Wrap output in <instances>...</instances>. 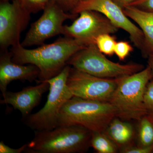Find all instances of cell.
<instances>
[{
    "label": "cell",
    "instance_id": "16",
    "mask_svg": "<svg viewBox=\"0 0 153 153\" xmlns=\"http://www.w3.org/2000/svg\"><path fill=\"white\" fill-rule=\"evenodd\" d=\"M91 147L98 153H116L119 150L104 131L91 132Z\"/></svg>",
    "mask_w": 153,
    "mask_h": 153
},
{
    "label": "cell",
    "instance_id": "17",
    "mask_svg": "<svg viewBox=\"0 0 153 153\" xmlns=\"http://www.w3.org/2000/svg\"><path fill=\"white\" fill-rule=\"evenodd\" d=\"M137 146L147 147L153 146V122L145 115L138 120Z\"/></svg>",
    "mask_w": 153,
    "mask_h": 153
},
{
    "label": "cell",
    "instance_id": "26",
    "mask_svg": "<svg viewBox=\"0 0 153 153\" xmlns=\"http://www.w3.org/2000/svg\"><path fill=\"white\" fill-rule=\"evenodd\" d=\"M116 4L123 9L126 6H128L137 0H113Z\"/></svg>",
    "mask_w": 153,
    "mask_h": 153
},
{
    "label": "cell",
    "instance_id": "1",
    "mask_svg": "<svg viewBox=\"0 0 153 153\" xmlns=\"http://www.w3.org/2000/svg\"><path fill=\"white\" fill-rule=\"evenodd\" d=\"M81 41L65 37L54 43L27 49L20 44L12 47V60L18 64H33L40 71L38 83L56 76L67 65L68 60L78 51L87 47Z\"/></svg>",
    "mask_w": 153,
    "mask_h": 153
},
{
    "label": "cell",
    "instance_id": "6",
    "mask_svg": "<svg viewBox=\"0 0 153 153\" xmlns=\"http://www.w3.org/2000/svg\"><path fill=\"white\" fill-rule=\"evenodd\" d=\"M67 65L88 74L103 78L115 79L131 75L144 69L143 65L121 64L108 60L95 44H91L75 53Z\"/></svg>",
    "mask_w": 153,
    "mask_h": 153
},
{
    "label": "cell",
    "instance_id": "28",
    "mask_svg": "<svg viewBox=\"0 0 153 153\" xmlns=\"http://www.w3.org/2000/svg\"><path fill=\"white\" fill-rule=\"evenodd\" d=\"M13 1V0H1V1Z\"/></svg>",
    "mask_w": 153,
    "mask_h": 153
},
{
    "label": "cell",
    "instance_id": "7",
    "mask_svg": "<svg viewBox=\"0 0 153 153\" xmlns=\"http://www.w3.org/2000/svg\"><path fill=\"white\" fill-rule=\"evenodd\" d=\"M43 10L41 17L31 25L21 43L23 47L42 45L47 39L63 34V23L74 19L76 15L65 12L55 0H51Z\"/></svg>",
    "mask_w": 153,
    "mask_h": 153
},
{
    "label": "cell",
    "instance_id": "29",
    "mask_svg": "<svg viewBox=\"0 0 153 153\" xmlns=\"http://www.w3.org/2000/svg\"><path fill=\"white\" fill-rule=\"evenodd\" d=\"M81 1H85V0H81Z\"/></svg>",
    "mask_w": 153,
    "mask_h": 153
},
{
    "label": "cell",
    "instance_id": "22",
    "mask_svg": "<svg viewBox=\"0 0 153 153\" xmlns=\"http://www.w3.org/2000/svg\"><path fill=\"white\" fill-rule=\"evenodd\" d=\"M122 153H151L153 152V146L144 147L131 145L120 150Z\"/></svg>",
    "mask_w": 153,
    "mask_h": 153
},
{
    "label": "cell",
    "instance_id": "24",
    "mask_svg": "<svg viewBox=\"0 0 153 153\" xmlns=\"http://www.w3.org/2000/svg\"><path fill=\"white\" fill-rule=\"evenodd\" d=\"M128 6H133L142 10L153 12V0H137Z\"/></svg>",
    "mask_w": 153,
    "mask_h": 153
},
{
    "label": "cell",
    "instance_id": "2",
    "mask_svg": "<svg viewBox=\"0 0 153 153\" xmlns=\"http://www.w3.org/2000/svg\"><path fill=\"white\" fill-rule=\"evenodd\" d=\"M91 132L79 126H59L50 130L36 131L25 152L76 153L91 147Z\"/></svg>",
    "mask_w": 153,
    "mask_h": 153
},
{
    "label": "cell",
    "instance_id": "9",
    "mask_svg": "<svg viewBox=\"0 0 153 153\" xmlns=\"http://www.w3.org/2000/svg\"><path fill=\"white\" fill-rule=\"evenodd\" d=\"M84 10H92L100 13L108 18L118 29L128 33L134 45L140 49L146 57L145 38L142 31L129 19L123 9L113 0H85L81 1L72 11L77 15Z\"/></svg>",
    "mask_w": 153,
    "mask_h": 153
},
{
    "label": "cell",
    "instance_id": "8",
    "mask_svg": "<svg viewBox=\"0 0 153 153\" xmlns=\"http://www.w3.org/2000/svg\"><path fill=\"white\" fill-rule=\"evenodd\" d=\"M118 79L97 77L71 67L67 85L74 96L92 101L109 102Z\"/></svg>",
    "mask_w": 153,
    "mask_h": 153
},
{
    "label": "cell",
    "instance_id": "10",
    "mask_svg": "<svg viewBox=\"0 0 153 153\" xmlns=\"http://www.w3.org/2000/svg\"><path fill=\"white\" fill-rule=\"evenodd\" d=\"M71 25L64 26L63 35L82 42L87 46L95 44L97 37L104 34H114L118 31L112 22L100 13L84 10Z\"/></svg>",
    "mask_w": 153,
    "mask_h": 153
},
{
    "label": "cell",
    "instance_id": "14",
    "mask_svg": "<svg viewBox=\"0 0 153 153\" xmlns=\"http://www.w3.org/2000/svg\"><path fill=\"white\" fill-rule=\"evenodd\" d=\"M124 13L139 26L145 38L146 56L153 53V12L142 10L131 6L123 8Z\"/></svg>",
    "mask_w": 153,
    "mask_h": 153
},
{
    "label": "cell",
    "instance_id": "18",
    "mask_svg": "<svg viewBox=\"0 0 153 153\" xmlns=\"http://www.w3.org/2000/svg\"><path fill=\"white\" fill-rule=\"evenodd\" d=\"M116 41L114 37L111 34H104L97 37L95 44L99 50L104 55L111 56L114 54Z\"/></svg>",
    "mask_w": 153,
    "mask_h": 153
},
{
    "label": "cell",
    "instance_id": "27",
    "mask_svg": "<svg viewBox=\"0 0 153 153\" xmlns=\"http://www.w3.org/2000/svg\"><path fill=\"white\" fill-rule=\"evenodd\" d=\"M148 66H149L151 70L152 79L153 80V53H151L148 56Z\"/></svg>",
    "mask_w": 153,
    "mask_h": 153
},
{
    "label": "cell",
    "instance_id": "23",
    "mask_svg": "<svg viewBox=\"0 0 153 153\" xmlns=\"http://www.w3.org/2000/svg\"><path fill=\"white\" fill-rule=\"evenodd\" d=\"M57 4L63 9L65 12H70L72 13V11L78 5L81 0H55Z\"/></svg>",
    "mask_w": 153,
    "mask_h": 153
},
{
    "label": "cell",
    "instance_id": "13",
    "mask_svg": "<svg viewBox=\"0 0 153 153\" xmlns=\"http://www.w3.org/2000/svg\"><path fill=\"white\" fill-rule=\"evenodd\" d=\"M49 88V82L45 81L35 86L24 88L18 92L7 91L0 102L1 104L10 105L14 109L21 112L23 118L25 117L39 104L43 94Z\"/></svg>",
    "mask_w": 153,
    "mask_h": 153
},
{
    "label": "cell",
    "instance_id": "25",
    "mask_svg": "<svg viewBox=\"0 0 153 153\" xmlns=\"http://www.w3.org/2000/svg\"><path fill=\"white\" fill-rule=\"evenodd\" d=\"M27 147V144L18 149H13L7 146L3 141L0 142V153H21L24 152Z\"/></svg>",
    "mask_w": 153,
    "mask_h": 153
},
{
    "label": "cell",
    "instance_id": "3",
    "mask_svg": "<svg viewBox=\"0 0 153 153\" xmlns=\"http://www.w3.org/2000/svg\"><path fill=\"white\" fill-rule=\"evenodd\" d=\"M152 79L149 66L137 73L119 78L117 86L109 102L114 107L117 117L126 121H138L146 115L144 95Z\"/></svg>",
    "mask_w": 153,
    "mask_h": 153
},
{
    "label": "cell",
    "instance_id": "11",
    "mask_svg": "<svg viewBox=\"0 0 153 153\" xmlns=\"http://www.w3.org/2000/svg\"><path fill=\"white\" fill-rule=\"evenodd\" d=\"M1 1L0 4V46L1 51L21 43V33L26 29L30 15L18 0Z\"/></svg>",
    "mask_w": 153,
    "mask_h": 153
},
{
    "label": "cell",
    "instance_id": "15",
    "mask_svg": "<svg viewBox=\"0 0 153 153\" xmlns=\"http://www.w3.org/2000/svg\"><path fill=\"white\" fill-rule=\"evenodd\" d=\"M104 132L119 150L131 145L134 136L132 125L117 117L111 121Z\"/></svg>",
    "mask_w": 153,
    "mask_h": 153
},
{
    "label": "cell",
    "instance_id": "19",
    "mask_svg": "<svg viewBox=\"0 0 153 153\" xmlns=\"http://www.w3.org/2000/svg\"><path fill=\"white\" fill-rule=\"evenodd\" d=\"M51 0H18L22 7L30 13L44 10Z\"/></svg>",
    "mask_w": 153,
    "mask_h": 153
},
{
    "label": "cell",
    "instance_id": "5",
    "mask_svg": "<svg viewBox=\"0 0 153 153\" xmlns=\"http://www.w3.org/2000/svg\"><path fill=\"white\" fill-rule=\"evenodd\" d=\"M70 68L66 65L59 74L47 80L49 84V93L45 105L38 112L23 118L30 128L35 131L50 130L58 126L60 111L74 96L67 85Z\"/></svg>",
    "mask_w": 153,
    "mask_h": 153
},
{
    "label": "cell",
    "instance_id": "12",
    "mask_svg": "<svg viewBox=\"0 0 153 153\" xmlns=\"http://www.w3.org/2000/svg\"><path fill=\"white\" fill-rule=\"evenodd\" d=\"M40 71L33 64L25 66L18 64L12 60V54L7 50L1 51L0 56V90L2 97L7 91L8 85L12 81L27 80L36 81Z\"/></svg>",
    "mask_w": 153,
    "mask_h": 153
},
{
    "label": "cell",
    "instance_id": "21",
    "mask_svg": "<svg viewBox=\"0 0 153 153\" xmlns=\"http://www.w3.org/2000/svg\"><path fill=\"white\" fill-rule=\"evenodd\" d=\"M133 48L128 42L121 41L117 42L114 48V54L120 60L123 61L132 52Z\"/></svg>",
    "mask_w": 153,
    "mask_h": 153
},
{
    "label": "cell",
    "instance_id": "4",
    "mask_svg": "<svg viewBox=\"0 0 153 153\" xmlns=\"http://www.w3.org/2000/svg\"><path fill=\"white\" fill-rule=\"evenodd\" d=\"M109 102L92 101L73 96L64 105L58 117V126H82L91 132L104 131L116 117Z\"/></svg>",
    "mask_w": 153,
    "mask_h": 153
},
{
    "label": "cell",
    "instance_id": "20",
    "mask_svg": "<svg viewBox=\"0 0 153 153\" xmlns=\"http://www.w3.org/2000/svg\"><path fill=\"white\" fill-rule=\"evenodd\" d=\"M144 105L146 115L153 122V80L148 83L144 95Z\"/></svg>",
    "mask_w": 153,
    "mask_h": 153
}]
</instances>
